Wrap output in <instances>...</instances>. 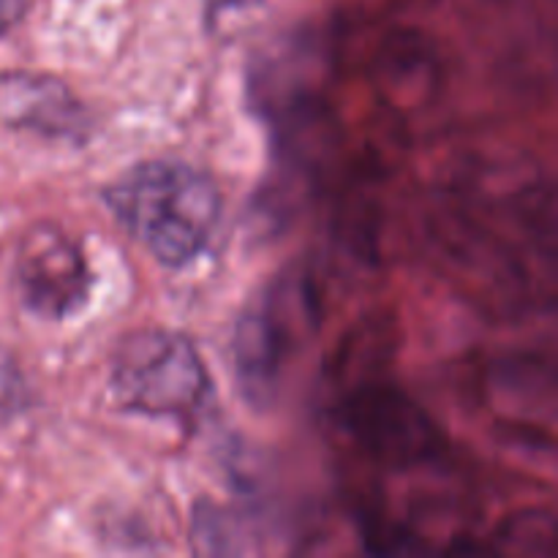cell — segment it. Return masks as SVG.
Wrapping results in <instances>:
<instances>
[{
    "label": "cell",
    "mask_w": 558,
    "mask_h": 558,
    "mask_svg": "<svg viewBox=\"0 0 558 558\" xmlns=\"http://www.w3.org/2000/svg\"><path fill=\"white\" fill-rule=\"evenodd\" d=\"M114 221L163 267L183 270L210 248L223 202L213 178L185 161H142L104 189Z\"/></svg>",
    "instance_id": "cell-1"
},
{
    "label": "cell",
    "mask_w": 558,
    "mask_h": 558,
    "mask_svg": "<svg viewBox=\"0 0 558 558\" xmlns=\"http://www.w3.org/2000/svg\"><path fill=\"white\" fill-rule=\"evenodd\" d=\"M31 407V387L9 349L0 347V414L11 417Z\"/></svg>",
    "instance_id": "cell-7"
},
{
    "label": "cell",
    "mask_w": 558,
    "mask_h": 558,
    "mask_svg": "<svg viewBox=\"0 0 558 558\" xmlns=\"http://www.w3.org/2000/svg\"><path fill=\"white\" fill-rule=\"evenodd\" d=\"M256 0H207V20H210V25H216L221 16H227V11H240V9H248V5H254Z\"/></svg>",
    "instance_id": "cell-9"
},
{
    "label": "cell",
    "mask_w": 558,
    "mask_h": 558,
    "mask_svg": "<svg viewBox=\"0 0 558 558\" xmlns=\"http://www.w3.org/2000/svg\"><path fill=\"white\" fill-rule=\"evenodd\" d=\"M341 428L360 452L390 469L430 466L445 458L447 439L428 412L392 385H365L347 392L338 409Z\"/></svg>",
    "instance_id": "cell-3"
},
{
    "label": "cell",
    "mask_w": 558,
    "mask_h": 558,
    "mask_svg": "<svg viewBox=\"0 0 558 558\" xmlns=\"http://www.w3.org/2000/svg\"><path fill=\"white\" fill-rule=\"evenodd\" d=\"M0 125L41 140L82 145L93 131L90 109L63 80L41 71L0 74Z\"/></svg>",
    "instance_id": "cell-5"
},
{
    "label": "cell",
    "mask_w": 558,
    "mask_h": 558,
    "mask_svg": "<svg viewBox=\"0 0 558 558\" xmlns=\"http://www.w3.org/2000/svg\"><path fill=\"white\" fill-rule=\"evenodd\" d=\"M14 281L25 308L47 322L76 316L93 292V272L80 243L54 223H36L22 238Z\"/></svg>",
    "instance_id": "cell-4"
},
{
    "label": "cell",
    "mask_w": 558,
    "mask_h": 558,
    "mask_svg": "<svg viewBox=\"0 0 558 558\" xmlns=\"http://www.w3.org/2000/svg\"><path fill=\"white\" fill-rule=\"evenodd\" d=\"M109 387L125 412L194 423L210 401L213 379L189 336L147 327L120 338L109 365Z\"/></svg>",
    "instance_id": "cell-2"
},
{
    "label": "cell",
    "mask_w": 558,
    "mask_h": 558,
    "mask_svg": "<svg viewBox=\"0 0 558 558\" xmlns=\"http://www.w3.org/2000/svg\"><path fill=\"white\" fill-rule=\"evenodd\" d=\"M292 349V330L283 319V300L276 287L251 300L238 319L232 338L234 379L245 401L256 409L270 407L281 371Z\"/></svg>",
    "instance_id": "cell-6"
},
{
    "label": "cell",
    "mask_w": 558,
    "mask_h": 558,
    "mask_svg": "<svg viewBox=\"0 0 558 558\" xmlns=\"http://www.w3.org/2000/svg\"><path fill=\"white\" fill-rule=\"evenodd\" d=\"M27 5H31V0H0V38L25 20Z\"/></svg>",
    "instance_id": "cell-8"
}]
</instances>
